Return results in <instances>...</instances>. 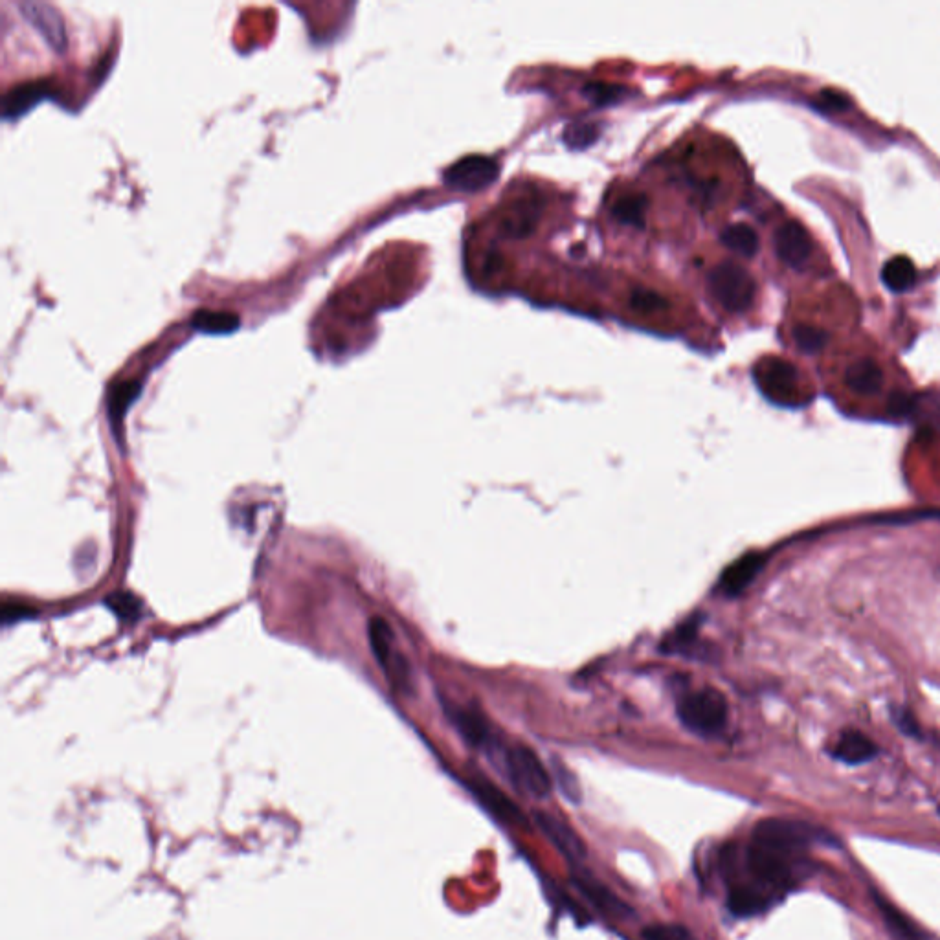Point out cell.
Segmentation results:
<instances>
[{
  "instance_id": "cell-1",
  "label": "cell",
  "mask_w": 940,
  "mask_h": 940,
  "mask_svg": "<svg viewBox=\"0 0 940 940\" xmlns=\"http://www.w3.org/2000/svg\"><path fill=\"white\" fill-rule=\"evenodd\" d=\"M728 711L726 696L713 687L682 694L676 704V715L683 728L700 737H713L726 728Z\"/></svg>"
},
{
  "instance_id": "cell-2",
  "label": "cell",
  "mask_w": 940,
  "mask_h": 940,
  "mask_svg": "<svg viewBox=\"0 0 940 940\" xmlns=\"http://www.w3.org/2000/svg\"><path fill=\"white\" fill-rule=\"evenodd\" d=\"M829 840L830 836L825 834V830L817 829L806 821L784 819V817L764 819L753 829V836H751L753 845H759L770 851L784 852L790 856H797L808 847Z\"/></svg>"
},
{
  "instance_id": "cell-3",
  "label": "cell",
  "mask_w": 940,
  "mask_h": 940,
  "mask_svg": "<svg viewBox=\"0 0 940 940\" xmlns=\"http://www.w3.org/2000/svg\"><path fill=\"white\" fill-rule=\"evenodd\" d=\"M707 289L728 313H744L755 302L757 283L742 265L724 261L707 274Z\"/></svg>"
},
{
  "instance_id": "cell-4",
  "label": "cell",
  "mask_w": 940,
  "mask_h": 940,
  "mask_svg": "<svg viewBox=\"0 0 940 940\" xmlns=\"http://www.w3.org/2000/svg\"><path fill=\"white\" fill-rule=\"evenodd\" d=\"M504 772L516 790L533 797H546L551 792V775L537 753L524 744L500 748Z\"/></svg>"
},
{
  "instance_id": "cell-5",
  "label": "cell",
  "mask_w": 940,
  "mask_h": 940,
  "mask_svg": "<svg viewBox=\"0 0 940 940\" xmlns=\"http://www.w3.org/2000/svg\"><path fill=\"white\" fill-rule=\"evenodd\" d=\"M755 381L766 399L781 406L799 403V373L790 362L768 359L755 370Z\"/></svg>"
},
{
  "instance_id": "cell-6",
  "label": "cell",
  "mask_w": 940,
  "mask_h": 940,
  "mask_svg": "<svg viewBox=\"0 0 940 940\" xmlns=\"http://www.w3.org/2000/svg\"><path fill=\"white\" fill-rule=\"evenodd\" d=\"M500 177V166L493 158L483 155H469L459 158L456 164L443 173V180L448 188L456 191H482L494 184Z\"/></svg>"
},
{
  "instance_id": "cell-7",
  "label": "cell",
  "mask_w": 940,
  "mask_h": 940,
  "mask_svg": "<svg viewBox=\"0 0 940 940\" xmlns=\"http://www.w3.org/2000/svg\"><path fill=\"white\" fill-rule=\"evenodd\" d=\"M445 713L447 718L456 728L461 739L465 740L469 746L476 750L500 751V744L494 739L491 726L483 718L480 711L465 707V705L445 704Z\"/></svg>"
},
{
  "instance_id": "cell-8",
  "label": "cell",
  "mask_w": 940,
  "mask_h": 940,
  "mask_svg": "<svg viewBox=\"0 0 940 940\" xmlns=\"http://www.w3.org/2000/svg\"><path fill=\"white\" fill-rule=\"evenodd\" d=\"M17 8L24 17V21L32 24L37 34L45 39L48 46L56 52H63L67 48V32L61 13L57 12L52 4L37 2V0H24L17 2Z\"/></svg>"
},
{
  "instance_id": "cell-9",
  "label": "cell",
  "mask_w": 940,
  "mask_h": 940,
  "mask_svg": "<svg viewBox=\"0 0 940 940\" xmlns=\"http://www.w3.org/2000/svg\"><path fill=\"white\" fill-rule=\"evenodd\" d=\"M773 248L777 258L792 269L801 270L812 256L814 243L805 226L797 221H786L773 235Z\"/></svg>"
},
{
  "instance_id": "cell-10",
  "label": "cell",
  "mask_w": 940,
  "mask_h": 940,
  "mask_svg": "<svg viewBox=\"0 0 940 940\" xmlns=\"http://www.w3.org/2000/svg\"><path fill=\"white\" fill-rule=\"evenodd\" d=\"M465 784H467L470 794L474 795L494 817H498L504 823L516 825V827H527L526 816L520 812V808L507 795H504L500 788L487 783L482 777H474L472 781H467Z\"/></svg>"
},
{
  "instance_id": "cell-11",
  "label": "cell",
  "mask_w": 940,
  "mask_h": 940,
  "mask_svg": "<svg viewBox=\"0 0 940 940\" xmlns=\"http://www.w3.org/2000/svg\"><path fill=\"white\" fill-rule=\"evenodd\" d=\"M538 829L542 830L548 840L559 849L570 862H581L586 856V845L581 840V836L571 829L568 823H564L557 816H551L548 812H537L535 814Z\"/></svg>"
},
{
  "instance_id": "cell-12",
  "label": "cell",
  "mask_w": 940,
  "mask_h": 940,
  "mask_svg": "<svg viewBox=\"0 0 940 940\" xmlns=\"http://www.w3.org/2000/svg\"><path fill=\"white\" fill-rule=\"evenodd\" d=\"M766 557L761 553H746L740 559L729 564L724 573L718 579V590L726 597H737L742 594L753 579L761 573L764 568Z\"/></svg>"
},
{
  "instance_id": "cell-13",
  "label": "cell",
  "mask_w": 940,
  "mask_h": 940,
  "mask_svg": "<svg viewBox=\"0 0 940 940\" xmlns=\"http://www.w3.org/2000/svg\"><path fill=\"white\" fill-rule=\"evenodd\" d=\"M370 641L375 658L381 663L382 669L392 678L393 682H408L406 680V669L399 667V656L395 658L392 628L381 617L371 619Z\"/></svg>"
},
{
  "instance_id": "cell-14",
  "label": "cell",
  "mask_w": 940,
  "mask_h": 940,
  "mask_svg": "<svg viewBox=\"0 0 940 940\" xmlns=\"http://www.w3.org/2000/svg\"><path fill=\"white\" fill-rule=\"evenodd\" d=\"M878 746L867 735H863L858 729H847L840 735L838 742L832 748V757L836 761L849 764V766H858L865 762L873 761L878 755Z\"/></svg>"
},
{
  "instance_id": "cell-15",
  "label": "cell",
  "mask_w": 940,
  "mask_h": 940,
  "mask_svg": "<svg viewBox=\"0 0 940 940\" xmlns=\"http://www.w3.org/2000/svg\"><path fill=\"white\" fill-rule=\"evenodd\" d=\"M773 904V896L757 885H733L728 895V909L739 918L761 915Z\"/></svg>"
},
{
  "instance_id": "cell-16",
  "label": "cell",
  "mask_w": 940,
  "mask_h": 940,
  "mask_svg": "<svg viewBox=\"0 0 940 940\" xmlns=\"http://www.w3.org/2000/svg\"><path fill=\"white\" fill-rule=\"evenodd\" d=\"M571 880L575 887L581 891L582 895L586 896L592 904H594L597 909H601L603 913H608L612 917H621L625 918L630 915V907L621 902L610 889H606L605 885L599 884L594 878L586 876L582 873H573L571 874Z\"/></svg>"
},
{
  "instance_id": "cell-17",
  "label": "cell",
  "mask_w": 940,
  "mask_h": 940,
  "mask_svg": "<svg viewBox=\"0 0 940 940\" xmlns=\"http://www.w3.org/2000/svg\"><path fill=\"white\" fill-rule=\"evenodd\" d=\"M884 371L873 359H860L852 362L845 371V382L852 392L860 395H874L884 386Z\"/></svg>"
},
{
  "instance_id": "cell-18",
  "label": "cell",
  "mask_w": 940,
  "mask_h": 940,
  "mask_svg": "<svg viewBox=\"0 0 940 940\" xmlns=\"http://www.w3.org/2000/svg\"><path fill=\"white\" fill-rule=\"evenodd\" d=\"M46 81H26L23 85L13 87L2 100V116L6 120L17 118L28 111L35 101L46 96Z\"/></svg>"
},
{
  "instance_id": "cell-19",
  "label": "cell",
  "mask_w": 940,
  "mask_h": 940,
  "mask_svg": "<svg viewBox=\"0 0 940 940\" xmlns=\"http://www.w3.org/2000/svg\"><path fill=\"white\" fill-rule=\"evenodd\" d=\"M882 281L889 291L902 294L915 285L917 269L907 256H895L885 263L882 269Z\"/></svg>"
},
{
  "instance_id": "cell-20",
  "label": "cell",
  "mask_w": 940,
  "mask_h": 940,
  "mask_svg": "<svg viewBox=\"0 0 940 940\" xmlns=\"http://www.w3.org/2000/svg\"><path fill=\"white\" fill-rule=\"evenodd\" d=\"M191 327L206 335H228L239 327V316L230 311L199 309L191 316Z\"/></svg>"
},
{
  "instance_id": "cell-21",
  "label": "cell",
  "mask_w": 940,
  "mask_h": 940,
  "mask_svg": "<svg viewBox=\"0 0 940 940\" xmlns=\"http://www.w3.org/2000/svg\"><path fill=\"white\" fill-rule=\"evenodd\" d=\"M720 241L729 250L737 252L744 258H753L759 252V235L751 228L750 224H729L722 230Z\"/></svg>"
},
{
  "instance_id": "cell-22",
  "label": "cell",
  "mask_w": 940,
  "mask_h": 940,
  "mask_svg": "<svg viewBox=\"0 0 940 940\" xmlns=\"http://www.w3.org/2000/svg\"><path fill=\"white\" fill-rule=\"evenodd\" d=\"M649 210V199L643 193H630L617 199L612 206V215L617 221L634 228H643L645 226V217Z\"/></svg>"
},
{
  "instance_id": "cell-23",
  "label": "cell",
  "mask_w": 940,
  "mask_h": 940,
  "mask_svg": "<svg viewBox=\"0 0 940 940\" xmlns=\"http://www.w3.org/2000/svg\"><path fill=\"white\" fill-rule=\"evenodd\" d=\"M874 898H876V904L880 907V913L884 917L887 928L895 935L896 940H922L915 926L895 906H891L880 895H876Z\"/></svg>"
},
{
  "instance_id": "cell-24",
  "label": "cell",
  "mask_w": 940,
  "mask_h": 940,
  "mask_svg": "<svg viewBox=\"0 0 940 940\" xmlns=\"http://www.w3.org/2000/svg\"><path fill=\"white\" fill-rule=\"evenodd\" d=\"M138 393H140V384H136V382H120L112 388L109 392V401H107L112 425L116 426V423L118 425L122 423L129 404L135 401Z\"/></svg>"
},
{
  "instance_id": "cell-25",
  "label": "cell",
  "mask_w": 940,
  "mask_h": 940,
  "mask_svg": "<svg viewBox=\"0 0 940 940\" xmlns=\"http://www.w3.org/2000/svg\"><path fill=\"white\" fill-rule=\"evenodd\" d=\"M795 346L806 355H816L829 344V333L814 325L799 324L794 327Z\"/></svg>"
},
{
  "instance_id": "cell-26",
  "label": "cell",
  "mask_w": 940,
  "mask_h": 940,
  "mask_svg": "<svg viewBox=\"0 0 940 940\" xmlns=\"http://www.w3.org/2000/svg\"><path fill=\"white\" fill-rule=\"evenodd\" d=\"M627 94V89L623 87H617V85H610V83H586L582 87V96L586 100L590 101L595 107H608V105H614L617 101L621 100L623 96Z\"/></svg>"
},
{
  "instance_id": "cell-27",
  "label": "cell",
  "mask_w": 940,
  "mask_h": 940,
  "mask_svg": "<svg viewBox=\"0 0 940 940\" xmlns=\"http://www.w3.org/2000/svg\"><path fill=\"white\" fill-rule=\"evenodd\" d=\"M597 138H599V129L597 125L590 124V122H575V124L568 125L564 131V142L571 149H586L592 146Z\"/></svg>"
},
{
  "instance_id": "cell-28",
  "label": "cell",
  "mask_w": 940,
  "mask_h": 940,
  "mask_svg": "<svg viewBox=\"0 0 940 940\" xmlns=\"http://www.w3.org/2000/svg\"><path fill=\"white\" fill-rule=\"evenodd\" d=\"M891 720L895 724L898 731H902L906 737H911V739L924 740L926 735L924 731L920 728L917 718L913 715L911 709H907L904 705H891Z\"/></svg>"
},
{
  "instance_id": "cell-29",
  "label": "cell",
  "mask_w": 940,
  "mask_h": 940,
  "mask_svg": "<svg viewBox=\"0 0 940 940\" xmlns=\"http://www.w3.org/2000/svg\"><path fill=\"white\" fill-rule=\"evenodd\" d=\"M645 940H694L691 931L680 924H656L643 929Z\"/></svg>"
},
{
  "instance_id": "cell-30",
  "label": "cell",
  "mask_w": 940,
  "mask_h": 940,
  "mask_svg": "<svg viewBox=\"0 0 940 940\" xmlns=\"http://www.w3.org/2000/svg\"><path fill=\"white\" fill-rule=\"evenodd\" d=\"M630 305L636 309V311H643V313H652V311H660V309H667V300L660 296L658 292L647 291V289H638V291L632 292L630 296Z\"/></svg>"
},
{
  "instance_id": "cell-31",
  "label": "cell",
  "mask_w": 940,
  "mask_h": 940,
  "mask_svg": "<svg viewBox=\"0 0 940 940\" xmlns=\"http://www.w3.org/2000/svg\"><path fill=\"white\" fill-rule=\"evenodd\" d=\"M917 408V397L909 395V393H893L887 401V410H889V414L895 415V417H909V415L917 412Z\"/></svg>"
},
{
  "instance_id": "cell-32",
  "label": "cell",
  "mask_w": 940,
  "mask_h": 940,
  "mask_svg": "<svg viewBox=\"0 0 940 940\" xmlns=\"http://www.w3.org/2000/svg\"><path fill=\"white\" fill-rule=\"evenodd\" d=\"M816 105L825 111H847L851 107V101L838 90L825 89L819 92Z\"/></svg>"
},
{
  "instance_id": "cell-33",
  "label": "cell",
  "mask_w": 940,
  "mask_h": 940,
  "mask_svg": "<svg viewBox=\"0 0 940 940\" xmlns=\"http://www.w3.org/2000/svg\"><path fill=\"white\" fill-rule=\"evenodd\" d=\"M109 606L124 619H131L140 612V603L131 594H112Z\"/></svg>"
},
{
  "instance_id": "cell-34",
  "label": "cell",
  "mask_w": 940,
  "mask_h": 940,
  "mask_svg": "<svg viewBox=\"0 0 940 940\" xmlns=\"http://www.w3.org/2000/svg\"><path fill=\"white\" fill-rule=\"evenodd\" d=\"M555 777H557V781H559L560 790H562L564 797H568L573 803H579V799H581V788H579L577 781L571 777L570 772L564 770L562 766L557 764V766H555Z\"/></svg>"
},
{
  "instance_id": "cell-35",
  "label": "cell",
  "mask_w": 940,
  "mask_h": 940,
  "mask_svg": "<svg viewBox=\"0 0 940 940\" xmlns=\"http://www.w3.org/2000/svg\"><path fill=\"white\" fill-rule=\"evenodd\" d=\"M939 812H940V808H939Z\"/></svg>"
}]
</instances>
